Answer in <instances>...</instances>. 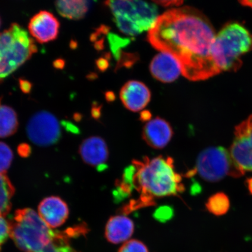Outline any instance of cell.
Instances as JSON below:
<instances>
[{
	"instance_id": "obj_1",
	"label": "cell",
	"mask_w": 252,
	"mask_h": 252,
	"mask_svg": "<svg viewBox=\"0 0 252 252\" xmlns=\"http://www.w3.org/2000/svg\"><path fill=\"white\" fill-rule=\"evenodd\" d=\"M216 34L210 20L191 7L173 8L158 17L147 39L154 48L168 53L188 80H207L220 74L212 56Z\"/></svg>"
},
{
	"instance_id": "obj_2",
	"label": "cell",
	"mask_w": 252,
	"mask_h": 252,
	"mask_svg": "<svg viewBox=\"0 0 252 252\" xmlns=\"http://www.w3.org/2000/svg\"><path fill=\"white\" fill-rule=\"evenodd\" d=\"M132 163L134 170L131 184L140 197L123 207L126 214L154 206L157 198L177 196L185 191L182 176L175 171L172 158L158 156L150 159L145 157Z\"/></svg>"
},
{
	"instance_id": "obj_3",
	"label": "cell",
	"mask_w": 252,
	"mask_h": 252,
	"mask_svg": "<svg viewBox=\"0 0 252 252\" xmlns=\"http://www.w3.org/2000/svg\"><path fill=\"white\" fill-rule=\"evenodd\" d=\"M252 51V34L242 24L229 22L216 34L212 48L214 64L220 72L238 71L242 57Z\"/></svg>"
},
{
	"instance_id": "obj_4",
	"label": "cell",
	"mask_w": 252,
	"mask_h": 252,
	"mask_svg": "<svg viewBox=\"0 0 252 252\" xmlns=\"http://www.w3.org/2000/svg\"><path fill=\"white\" fill-rule=\"evenodd\" d=\"M9 223L10 237L25 252H42L51 243L56 234L38 214L28 208L16 211Z\"/></svg>"
},
{
	"instance_id": "obj_5",
	"label": "cell",
	"mask_w": 252,
	"mask_h": 252,
	"mask_svg": "<svg viewBox=\"0 0 252 252\" xmlns=\"http://www.w3.org/2000/svg\"><path fill=\"white\" fill-rule=\"evenodd\" d=\"M37 52L34 40L17 23L0 33V84Z\"/></svg>"
},
{
	"instance_id": "obj_6",
	"label": "cell",
	"mask_w": 252,
	"mask_h": 252,
	"mask_svg": "<svg viewBox=\"0 0 252 252\" xmlns=\"http://www.w3.org/2000/svg\"><path fill=\"white\" fill-rule=\"evenodd\" d=\"M105 3L116 26L127 35L150 30L158 17L156 6L143 0H106Z\"/></svg>"
},
{
	"instance_id": "obj_7",
	"label": "cell",
	"mask_w": 252,
	"mask_h": 252,
	"mask_svg": "<svg viewBox=\"0 0 252 252\" xmlns=\"http://www.w3.org/2000/svg\"><path fill=\"white\" fill-rule=\"evenodd\" d=\"M245 173L236 165L229 151L222 147H211L201 151L196 167L187 175L191 177L198 173L204 181L217 182L226 176L241 177Z\"/></svg>"
},
{
	"instance_id": "obj_8",
	"label": "cell",
	"mask_w": 252,
	"mask_h": 252,
	"mask_svg": "<svg viewBox=\"0 0 252 252\" xmlns=\"http://www.w3.org/2000/svg\"><path fill=\"white\" fill-rule=\"evenodd\" d=\"M28 138L34 144L47 147L55 144L61 137L59 121L48 112L41 111L31 117L27 127Z\"/></svg>"
},
{
	"instance_id": "obj_9",
	"label": "cell",
	"mask_w": 252,
	"mask_h": 252,
	"mask_svg": "<svg viewBox=\"0 0 252 252\" xmlns=\"http://www.w3.org/2000/svg\"><path fill=\"white\" fill-rule=\"evenodd\" d=\"M229 153L242 171H252V115L236 126Z\"/></svg>"
},
{
	"instance_id": "obj_10",
	"label": "cell",
	"mask_w": 252,
	"mask_h": 252,
	"mask_svg": "<svg viewBox=\"0 0 252 252\" xmlns=\"http://www.w3.org/2000/svg\"><path fill=\"white\" fill-rule=\"evenodd\" d=\"M61 24L54 15L41 11L34 15L28 25L31 36L40 43H46L58 38Z\"/></svg>"
},
{
	"instance_id": "obj_11",
	"label": "cell",
	"mask_w": 252,
	"mask_h": 252,
	"mask_svg": "<svg viewBox=\"0 0 252 252\" xmlns=\"http://www.w3.org/2000/svg\"><path fill=\"white\" fill-rule=\"evenodd\" d=\"M38 214L49 228H56L64 224L68 219L69 209L61 197L50 196L39 203Z\"/></svg>"
},
{
	"instance_id": "obj_12",
	"label": "cell",
	"mask_w": 252,
	"mask_h": 252,
	"mask_svg": "<svg viewBox=\"0 0 252 252\" xmlns=\"http://www.w3.org/2000/svg\"><path fill=\"white\" fill-rule=\"evenodd\" d=\"M79 153L83 161L98 171H103L109 158L108 146L102 138L93 136L84 140L80 145Z\"/></svg>"
},
{
	"instance_id": "obj_13",
	"label": "cell",
	"mask_w": 252,
	"mask_h": 252,
	"mask_svg": "<svg viewBox=\"0 0 252 252\" xmlns=\"http://www.w3.org/2000/svg\"><path fill=\"white\" fill-rule=\"evenodd\" d=\"M151 97L149 88L138 81H128L120 92V98L125 108L133 112H140L146 108Z\"/></svg>"
},
{
	"instance_id": "obj_14",
	"label": "cell",
	"mask_w": 252,
	"mask_h": 252,
	"mask_svg": "<svg viewBox=\"0 0 252 252\" xmlns=\"http://www.w3.org/2000/svg\"><path fill=\"white\" fill-rule=\"evenodd\" d=\"M173 130L166 120L160 117L146 123L142 131V137L147 145L154 149L165 148L171 140Z\"/></svg>"
},
{
	"instance_id": "obj_15",
	"label": "cell",
	"mask_w": 252,
	"mask_h": 252,
	"mask_svg": "<svg viewBox=\"0 0 252 252\" xmlns=\"http://www.w3.org/2000/svg\"><path fill=\"white\" fill-rule=\"evenodd\" d=\"M150 68L153 77L164 83L175 81L182 72L178 61L172 56L164 52L154 57Z\"/></svg>"
},
{
	"instance_id": "obj_16",
	"label": "cell",
	"mask_w": 252,
	"mask_h": 252,
	"mask_svg": "<svg viewBox=\"0 0 252 252\" xmlns=\"http://www.w3.org/2000/svg\"><path fill=\"white\" fill-rule=\"evenodd\" d=\"M134 231L133 220L125 216H115L106 223L105 236L110 243L118 244L130 238Z\"/></svg>"
},
{
	"instance_id": "obj_17",
	"label": "cell",
	"mask_w": 252,
	"mask_h": 252,
	"mask_svg": "<svg viewBox=\"0 0 252 252\" xmlns=\"http://www.w3.org/2000/svg\"><path fill=\"white\" fill-rule=\"evenodd\" d=\"M90 0H56L57 11L62 17L71 20H80L89 11Z\"/></svg>"
},
{
	"instance_id": "obj_18",
	"label": "cell",
	"mask_w": 252,
	"mask_h": 252,
	"mask_svg": "<svg viewBox=\"0 0 252 252\" xmlns=\"http://www.w3.org/2000/svg\"><path fill=\"white\" fill-rule=\"evenodd\" d=\"M18 128L17 113L7 105H2L0 99V138H7L14 134Z\"/></svg>"
},
{
	"instance_id": "obj_19",
	"label": "cell",
	"mask_w": 252,
	"mask_h": 252,
	"mask_svg": "<svg viewBox=\"0 0 252 252\" xmlns=\"http://www.w3.org/2000/svg\"><path fill=\"white\" fill-rule=\"evenodd\" d=\"M15 191V188L7 176L0 173V216L5 217L11 210V200Z\"/></svg>"
},
{
	"instance_id": "obj_20",
	"label": "cell",
	"mask_w": 252,
	"mask_h": 252,
	"mask_svg": "<svg viewBox=\"0 0 252 252\" xmlns=\"http://www.w3.org/2000/svg\"><path fill=\"white\" fill-rule=\"evenodd\" d=\"M206 207L207 210L213 215H224L229 209V198L222 192L214 194L208 199Z\"/></svg>"
},
{
	"instance_id": "obj_21",
	"label": "cell",
	"mask_w": 252,
	"mask_h": 252,
	"mask_svg": "<svg viewBox=\"0 0 252 252\" xmlns=\"http://www.w3.org/2000/svg\"><path fill=\"white\" fill-rule=\"evenodd\" d=\"M13 153L7 144L0 142V173L5 174L11 166Z\"/></svg>"
},
{
	"instance_id": "obj_22",
	"label": "cell",
	"mask_w": 252,
	"mask_h": 252,
	"mask_svg": "<svg viewBox=\"0 0 252 252\" xmlns=\"http://www.w3.org/2000/svg\"><path fill=\"white\" fill-rule=\"evenodd\" d=\"M118 252H149V251L143 242L137 239H131L126 242L119 249Z\"/></svg>"
},
{
	"instance_id": "obj_23",
	"label": "cell",
	"mask_w": 252,
	"mask_h": 252,
	"mask_svg": "<svg viewBox=\"0 0 252 252\" xmlns=\"http://www.w3.org/2000/svg\"><path fill=\"white\" fill-rule=\"evenodd\" d=\"M11 226L9 220H7L5 219V217L0 216V251L7 241L9 236H10Z\"/></svg>"
},
{
	"instance_id": "obj_24",
	"label": "cell",
	"mask_w": 252,
	"mask_h": 252,
	"mask_svg": "<svg viewBox=\"0 0 252 252\" xmlns=\"http://www.w3.org/2000/svg\"><path fill=\"white\" fill-rule=\"evenodd\" d=\"M173 210L169 206H161L156 210L154 214V219L161 222H165L172 219Z\"/></svg>"
},
{
	"instance_id": "obj_25",
	"label": "cell",
	"mask_w": 252,
	"mask_h": 252,
	"mask_svg": "<svg viewBox=\"0 0 252 252\" xmlns=\"http://www.w3.org/2000/svg\"><path fill=\"white\" fill-rule=\"evenodd\" d=\"M157 4L165 7H179L184 2V0H153Z\"/></svg>"
},
{
	"instance_id": "obj_26",
	"label": "cell",
	"mask_w": 252,
	"mask_h": 252,
	"mask_svg": "<svg viewBox=\"0 0 252 252\" xmlns=\"http://www.w3.org/2000/svg\"><path fill=\"white\" fill-rule=\"evenodd\" d=\"M19 84H20L21 91L24 93L29 94L31 92L32 88V84L30 81L24 78H20L19 80Z\"/></svg>"
},
{
	"instance_id": "obj_27",
	"label": "cell",
	"mask_w": 252,
	"mask_h": 252,
	"mask_svg": "<svg viewBox=\"0 0 252 252\" xmlns=\"http://www.w3.org/2000/svg\"><path fill=\"white\" fill-rule=\"evenodd\" d=\"M18 152L22 157H28L31 154V149L27 144H21L18 146Z\"/></svg>"
},
{
	"instance_id": "obj_28",
	"label": "cell",
	"mask_w": 252,
	"mask_h": 252,
	"mask_svg": "<svg viewBox=\"0 0 252 252\" xmlns=\"http://www.w3.org/2000/svg\"><path fill=\"white\" fill-rule=\"evenodd\" d=\"M151 117H152V115H151V112L149 110H145L141 113L140 119L142 122H148L151 121Z\"/></svg>"
},
{
	"instance_id": "obj_29",
	"label": "cell",
	"mask_w": 252,
	"mask_h": 252,
	"mask_svg": "<svg viewBox=\"0 0 252 252\" xmlns=\"http://www.w3.org/2000/svg\"><path fill=\"white\" fill-rule=\"evenodd\" d=\"M107 61H108L105 59H99L96 62L97 67L100 70H105L108 67V62Z\"/></svg>"
},
{
	"instance_id": "obj_30",
	"label": "cell",
	"mask_w": 252,
	"mask_h": 252,
	"mask_svg": "<svg viewBox=\"0 0 252 252\" xmlns=\"http://www.w3.org/2000/svg\"><path fill=\"white\" fill-rule=\"evenodd\" d=\"M65 62L64 60L61 59L56 60V61L53 63V66L57 69H63L64 67Z\"/></svg>"
},
{
	"instance_id": "obj_31",
	"label": "cell",
	"mask_w": 252,
	"mask_h": 252,
	"mask_svg": "<svg viewBox=\"0 0 252 252\" xmlns=\"http://www.w3.org/2000/svg\"><path fill=\"white\" fill-rule=\"evenodd\" d=\"M242 5L252 9V0H238Z\"/></svg>"
},
{
	"instance_id": "obj_32",
	"label": "cell",
	"mask_w": 252,
	"mask_h": 252,
	"mask_svg": "<svg viewBox=\"0 0 252 252\" xmlns=\"http://www.w3.org/2000/svg\"><path fill=\"white\" fill-rule=\"evenodd\" d=\"M93 116L94 118H98L100 116V108L99 107H94L92 110Z\"/></svg>"
},
{
	"instance_id": "obj_33",
	"label": "cell",
	"mask_w": 252,
	"mask_h": 252,
	"mask_svg": "<svg viewBox=\"0 0 252 252\" xmlns=\"http://www.w3.org/2000/svg\"><path fill=\"white\" fill-rule=\"evenodd\" d=\"M247 187L250 193L252 195V178H249L247 180Z\"/></svg>"
},
{
	"instance_id": "obj_34",
	"label": "cell",
	"mask_w": 252,
	"mask_h": 252,
	"mask_svg": "<svg viewBox=\"0 0 252 252\" xmlns=\"http://www.w3.org/2000/svg\"><path fill=\"white\" fill-rule=\"evenodd\" d=\"M1 18H0V27H1Z\"/></svg>"
}]
</instances>
